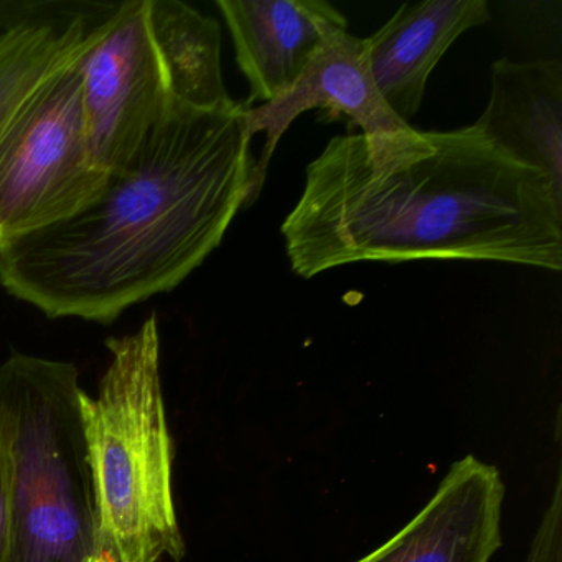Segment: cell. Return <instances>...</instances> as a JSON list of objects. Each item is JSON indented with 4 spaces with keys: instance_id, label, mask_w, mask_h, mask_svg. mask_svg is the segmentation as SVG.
Here are the masks:
<instances>
[{
    "instance_id": "1",
    "label": "cell",
    "mask_w": 562,
    "mask_h": 562,
    "mask_svg": "<svg viewBox=\"0 0 562 562\" xmlns=\"http://www.w3.org/2000/svg\"><path fill=\"white\" fill-rule=\"evenodd\" d=\"M292 271L469 259L561 271L562 193L475 126L337 136L282 223Z\"/></svg>"
},
{
    "instance_id": "2",
    "label": "cell",
    "mask_w": 562,
    "mask_h": 562,
    "mask_svg": "<svg viewBox=\"0 0 562 562\" xmlns=\"http://www.w3.org/2000/svg\"><path fill=\"white\" fill-rule=\"evenodd\" d=\"M251 106L170 104L87 205L0 245V285L47 317L98 324L176 289L256 202Z\"/></svg>"
},
{
    "instance_id": "3",
    "label": "cell",
    "mask_w": 562,
    "mask_h": 562,
    "mask_svg": "<svg viewBox=\"0 0 562 562\" xmlns=\"http://www.w3.org/2000/svg\"><path fill=\"white\" fill-rule=\"evenodd\" d=\"M98 396H81L97 505L100 562H180L186 539L173 502V439L167 424L156 314L106 341Z\"/></svg>"
},
{
    "instance_id": "4",
    "label": "cell",
    "mask_w": 562,
    "mask_h": 562,
    "mask_svg": "<svg viewBox=\"0 0 562 562\" xmlns=\"http://www.w3.org/2000/svg\"><path fill=\"white\" fill-rule=\"evenodd\" d=\"M74 363L12 353L0 364V423L12 467L9 562H90L97 505Z\"/></svg>"
},
{
    "instance_id": "5",
    "label": "cell",
    "mask_w": 562,
    "mask_h": 562,
    "mask_svg": "<svg viewBox=\"0 0 562 562\" xmlns=\"http://www.w3.org/2000/svg\"><path fill=\"white\" fill-rule=\"evenodd\" d=\"M83 54L50 75L0 134V245L74 215L106 180L88 153Z\"/></svg>"
},
{
    "instance_id": "6",
    "label": "cell",
    "mask_w": 562,
    "mask_h": 562,
    "mask_svg": "<svg viewBox=\"0 0 562 562\" xmlns=\"http://www.w3.org/2000/svg\"><path fill=\"white\" fill-rule=\"evenodd\" d=\"M90 38L81 57L85 131L91 162L110 173L134 156L173 101L147 0L116 5Z\"/></svg>"
},
{
    "instance_id": "7",
    "label": "cell",
    "mask_w": 562,
    "mask_h": 562,
    "mask_svg": "<svg viewBox=\"0 0 562 562\" xmlns=\"http://www.w3.org/2000/svg\"><path fill=\"white\" fill-rule=\"evenodd\" d=\"M503 502L499 470L465 456L406 526L353 562H490L502 548Z\"/></svg>"
},
{
    "instance_id": "8",
    "label": "cell",
    "mask_w": 562,
    "mask_h": 562,
    "mask_svg": "<svg viewBox=\"0 0 562 562\" xmlns=\"http://www.w3.org/2000/svg\"><path fill=\"white\" fill-rule=\"evenodd\" d=\"M308 110H327L330 117L344 114L367 136L403 133L411 127L394 116L374 87L363 38L348 34V24L331 25L297 83L278 100L249 108V136L266 134L261 156L256 159V199L265 186L279 140L297 116Z\"/></svg>"
},
{
    "instance_id": "9",
    "label": "cell",
    "mask_w": 562,
    "mask_h": 562,
    "mask_svg": "<svg viewBox=\"0 0 562 562\" xmlns=\"http://www.w3.org/2000/svg\"><path fill=\"white\" fill-rule=\"evenodd\" d=\"M248 78V103H271L291 90L325 41L347 19L324 0H218Z\"/></svg>"
},
{
    "instance_id": "10",
    "label": "cell",
    "mask_w": 562,
    "mask_h": 562,
    "mask_svg": "<svg viewBox=\"0 0 562 562\" xmlns=\"http://www.w3.org/2000/svg\"><path fill=\"white\" fill-rule=\"evenodd\" d=\"M490 21L486 0H426L401 5L363 38L368 68L386 106L403 123L416 116L427 80L450 45Z\"/></svg>"
},
{
    "instance_id": "11",
    "label": "cell",
    "mask_w": 562,
    "mask_h": 562,
    "mask_svg": "<svg viewBox=\"0 0 562 562\" xmlns=\"http://www.w3.org/2000/svg\"><path fill=\"white\" fill-rule=\"evenodd\" d=\"M473 126L562 193L561 61H495L488 104Z\"/></svg>"
},
{
    "instance_id": "12",
    "label": "cell",
    "mask_w": 562,
    "mask_h": 562,
    "mask_svg": "<svg viewBox=\"0 0 562 562\" xmlns=\"http://www.w3.org/2000/svg\"><path fill=\"white\" fill-rule=\"evenodd\" d=\"M149 25L170 100L195 110H225L235 100L222 74V31L180 0H147Z\"/></svg>"
},
{
    "instance_id": "13",
    "label": "cell",
    "mask_w": 562,
    "mask_h": 562,
    "mask_svg": "<svg viewBox=\"0 0 562 562\" xmlns=\"http://www.w3.org/2000/svg\"><path fill=\"white\" fill-rule=\"evenodd\" d=\"M90 31L87 19L77 18L0 34V134L50 75L87 50Z\"/></svg>"
},
{
    "instance_id": "14",
    "label": "cell",
    "mask_w": 562,
    "mask_h": 562,
    "mask_svg": "<svg viewBox=\"0 0 562 562\" xmlns=\"http://www.w3.org/2000/svg\"><path fill=\"white\" fill-rule=\"evenodd\" d=\"M114 5L101 2H74V0H0V27L4 32L31 24L68 22L71 19H87L108 15Z\"/></svg>"
},
{
    "instance_id": "15",
    "label": "cell",
    "mask_w": 562,
    "mask_h": 562,
    "mask_svg": "<svg viewBox=\"0 0 562 562\" xmlns=\"http://www.w3.org/2000/svg\"><path fill=\"white\" fill-rule=\"evenodd\" d=\"M525 562H562V470L555 476L551 502L542 513Z\"/></svg>"
},
{
    "instance_id": "16",
    "label": "cell",
    "mask_w": 562,
    "mask_h": 562,
    "mask_svg": "<svg viewBox=\"0 0 562 562\" xmlns=\"http://www.w3.org/2000/svg\"><path fill=\"white\" fill-rule=\"evenodd\" d=\"M12 538V467L2 423H0V562H9Z\"/></svg>"
},
{
    "instance_id": "17",
    "label": "cell",
    "mask_w": 562,
    "mask_h": 562,
    "mask_svg": "<svg viewBox=\"0 0 562 562\" xmlns=\"http://www.w3.org/2000/svg\"><path fill=\"white\" fill-rule=\"evenodd\" d=\"M90 562H100L98 561V558L90 559Z\"/></svg>"
}]
</instances>
